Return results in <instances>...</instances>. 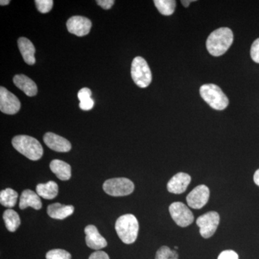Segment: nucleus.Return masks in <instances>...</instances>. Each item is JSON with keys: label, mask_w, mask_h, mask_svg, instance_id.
Instances as JSON below:
<instances>
[{"label": "nucleus", "mask_w": 259, "mask_h": 259, "mask_svg": "<svg viewBox=\"0 0 259 259\" xmlns=\"http://www.w3.org/2000/svg\"><path fill=\"white\" fill-rule=\"evenodd\" d=\"M233 42V33L231 29L220 28L213 31L206 42V47L211 55L221 56L226 54Z\"/></svg>", "instance_id": "obj_1"}, {"label": "nucleus", "mask_w": 259, "mask_h": 259, "mask_svg": "<svg viewBox=\"0 0 259 259\" xmlns=\"http://www.w3.org/2000/svg\"><path fill=\"white\" fill-rule=\"evenodd\" d=\"M12 144L19 153L32 161L40 159L44 155V148L41 144L31 136L25 135L15 136Z\"/></svg>", "instance_id": "obj_2"}, {"label": "nucleus", "mask_w": 259, "mask_h": 259, "mask_svg": "<svg viewBox=\"0 0 259 259\" xmlns=\"http://www.w3.org/2000/svg\"><path fill=\"white\" fill-rule=\"evenodd\" d=\"M117 236L125 244H132L137 239L139 225L134 214H126L120 216L115 223Z\"/></svg>", "instance_id": "obj_3"}, {"label": "nucleus", "mask_w": 259, "mask_h": 259, "mask_svg": "<svg viewBox=\"0 0 259 259\" xmlns=\"http://www.w3.org/2000/svg\"><path fill=\"white\" fill-rule=\"evenodd\" d=\"M199 93L204 101L216 110H223L229 105V100L218 85L207 83L199 89Z\"/></svg>", "instance_id": "obj_4"}, {"label": "nucleus", "mask_w": 259, "mask_h": 259, "mask_svg": "<svg viewBox=\"0 0 259 259\" xmlns=\"http://www.w3.org/2000/svg\"><path fill=\"white\" fill-rule=\"evenodd\" d=\"M131 76L139 88H146L152 81V74L148 63L144 58L137 56L131 65Z\"/></svg>", "instance_id": "obj_5"}, {"label": "nucleus", "mask_w": 259, "mask_h": 259, "mask_svg": "<svg viewBox=\"0 0 259 259\" xmlns=\"http://www.w3.org/2000/svg\"><path fill=\"white\" fill-rule=\"evenodd\" d=\"M135 189L132 181L124 177L110 179L103 184L105 193L112 197H122L132 194Z\"/></svg>", "instance_id": "obj_6"}, {"label": "nucleus", "mask_w": 259, "mask_h": 259, "mask_svg": "<svg viewBox=\"0 0 259 259\" xmlns=\"http://www.w3.org/2000/svg\"><path fill=\"white\" fill-rule=\"evenodd\" d=\"M219 223V214L214 211H210L199 216L196 222L199 226V233L204 238H210L214 234Z\"/></svg>", "instance_id": "obj_7"}, {"label": "nucleus", "mask_w": 259, "mask_h": 259, "mask_svg": "<svg viewBox=\"0 0 259 259\" xmlns=\"http://www.w3.org/2000/svg\"><path fill=\"white\" fill-rule=\"evenodd\" d=\"M169 212L174 221L182 228H186L194 222L193 213L182 202L172 203L169 206Z\"/></svg>", "instance_id": "obj_8"}, {"label": "nucleus", "mask_w": 259, "mask_h": 259, "mask_svg": "<svg viewBox=\"0 0 259 259\" xmlns=\"http://www.w3.org/2000/svg\"><path fill=\"white\" fill-rule=\"evenodd\" d=\"M21 107L20 100L6 88H0V110L8 115H15Z\"/></svg>", "instance_id": "obj_9"}, {"label": "nucleus", "mask_w": 259, "mask_h": 259, "mask_svg": "<svg viewBox=\"0 0 259 259\" xmlns=\"http://www.w3.org/2000/svg\"><path fill=\"white\" fill-rule=\"evenodd\" d=\"M209 190L207 186H197L187 195V202L189 207L193 209H201L208 202Z\"/></svg>", "instance_id": "obj_10"}, {"label": "nucleus", "mask_w": 259, "mask_h": 259, "mask_svg": "<svg viewBox=\"0 0 259 259\" xmlns=\"http://www.w3.org/2000/svg\"><path fill=\"white\" fill-rule=\"evenodd\" d=\"M68 30L76 36L82 37L90 33L92 22L82 16H73L66 23Z\"/></svg>", "instance_id": "obj_11"}, {"label": "nucleus", "mask_w": 259, "mask_h": 259, "mask_svg": "<svg viewBox=\"0 0 259 259\" xmlns=\"http://www.w3.org/2000/svg\"><path fill=\"white\" fill-rule=\"evenodd\" d=\"M84 233L86 234L85 241L89 248L99 250L107 246L106 240L99 233L98 230L95 226L90 225L87 226L84 229Z\"/></svg>", "instance_id": "obj_12"}, {"label": "nucleus", "mask_w": 259, "mask_h": 259, "mask_svg": "<svg viewBox=\"0 0 259 259\" xmlns=\"http://www.w3.org/2000/svg\"><path fill=\"white\" fill-rule=\"evenodd\" d=\"M44 141L48 147L56 152H69L71 149V145L68 140L53 133L44 135Z\"/></svg>", "instance_id": "obj_13"}, {"label": "nucleus", "mask_w": 259, "mask_h": 259, "mask_svg": "<svg viewBox=\"0 0 259 259\" xmlns=\"http://www.w3.org/2000/svg\"><path fill=\"white\" fill-rule=\"evenodd\" d=\"M191 182V177L187 174L180 172L175 175L167 184V190L170 193H184Z\"/></svg>", "instance_id": "obj_14"}, {"label": "nucleus", "mask_w": 259, "mask_h": 259, "mask_svg": "<svg viewBox=\"0 0 259 259\" xmlns=\"http://www.w3.org/2000/svg\"><path fill=\"white\" fill-rule=\"evenodd\" d=\"M15 86L23 92L27 96L33 97L37 93L36 83L24 74L15 75L13 78Z\"/></svg>", "instance_id": "obj_15"}, {"label": "nucleus", "mask_w": 259, "mask_h": 259, "mask_svg": "<svg viewBox=\"0 0 259 259\" xmlns=\"http://www.w3.org/2000/svg\"><path fill=\"white\" fill-rule=\"evenodd\" d=\"M20 209H25L27 207H30L37 209H41L42 202L40 200V196L35 193V192L30 190H24L21 196H20Z\"/></svg>", "instance_id": "obj_16"}, {"label": "nucleus", "mask_w": 259, "mask_h": 259, "mask_svg": "<svg viewBox=\"0 0 259 259\" xmlns=\"http://www.w3.org/2000/svg\"><path fill=\"white\" fill-rule=\"evenodd\" d=\"M18 44L24 61L28 65L35 64V49L32 42L26 37H22L18 39Z\"/></svg>", "instance_id": "obj_17"}, {"label": "nucleus", "mask_w": 259, "mask_h": 259, "mask_svg": "<svg viewBox=\"0 0 259 259\" xmlns=\"http://www.w3.org/2000/svg\"><path fill=\"white\" fill-rule=\"evenodd\" d=\"M72 205H64L60 203L51 204L48 207L47 212L49 217L54 219L64 220L74 213Z\"/></svg>", "instance_id": "obj_18"}, {"label": "nucleus", "mask_w": 259, "mask_h": 259, "mask_svg": "<svg viewBox=\"0 0 259 259\" xmlns=\"http://www.w3.org/2000/svg\"><path fill=\"white\" fill-rule=\"evenodd\" d=\"M50 168L60 180L67 181L71 178V166L66 162L59 159L53 160L50 163Z\"/></svg>", "instance_id": "obj_19"}, {"label": "nucleus", "mask_w": 259, "mask_h": 259, "mask_svg": "<svg viewBox=\"0 0 259 259\" xmlns=\"http://www.w3.org/2000/svg\"><path fill=\"white\" fill-rule=\"evenodd\" d=\"M37 194L45 199L55 198L59 193V187L55 182L49 181L46 184H39L36 187Z\"/></svg>", "instance_id": "obj_20"}, {"label": "nucleus", "mask_w": 259, "mask_h": 259, "mask_svg": "<svg viewBox=\"0 0 259 259\" xmlns=\"http://www.w3.org/2000/svg\"><path fill=\"white\" fill-rule=\"evenodd\" d=\"M3 220H4L7 229L10 232L16 231L21 223L18 212L11 209L5 211L3 214Z\"/></svg>", "instance_id": "obj_21"}, {"label": "nucleus", "mask_w": 259, "mask_h": 259, "mask_svg": "<svg viewBox=\"0 0 259 259\" xmlns=\"http://www.w3.org/2000/svg\"><path fill=\"white\" fill-rule=\"evenodd\" d=\"M18 198V194L16 191L11 188H7L0 192V203L4 207L12 208L15 207Z\"/></svg>", "instance_id": "obj_22"}, {"label": "nucleus", "mask_w": 259, "mask_h": 259, "mask_svg": "<svg viewBox=\"0 0 259 259\" xmlns=\"http://www.w3.org/2000/svg\"><path fill=\"white\" fill-rule=\"evenodd\" d=\"M155 6L161 15L169 16L175 13L177 3L175 0H154Z\"/></svg>", "instance_id": "obj_23"}, {"label": "nucleus", "mask_w": 259, "mask_h": 259, "mask_svg": "<svg viewBox=\"0 0 259 259\" xmlns=\"http://www.w3.org/2000/svg\"><path fill=\"white\" fill-rule=\"evenodd\" d=\"M155 259H179V254L176 250H171L166 245H163L156 252Z\"/></svg>", "instance_id": "obj_24"}, {"label": "nucleus", "mask_w": 259, "mask_h": 259, "mask_svg": "<svg viewBox=\"0 0 259 259\" xmlns=\"http://www.w3.org/2000/svg\"><path fill=\"white\" fill-rule=\"evenodd\" d=\"M47 259H71L69 252L63 249H53L47 253Z\"/></svg>", "instance_id": "obj_25"}, {"label": "nucleus", "mask_w": 259, "mask_h": 259, "mask_svg": "<svg viewBox=\"0 0 259 259\" xmlns=\"http://www.w3.org/2000/svg\"><path fill=\"white\" fill-rule=\"evenodd\" d=\"M35 3L37 10L44 14L49 13L54 5L53 0H35Z\"/></svg>", "instance_id": "obj_26"}, {"label": "nucleus", "mask_w": 259, "mask_h": 259, "mask_svg": "<svg viewBox=\"0 0 259 259\" xmlns=\"http://www.w3.org/2000/svg\"><path fill=\"white\" fill-rule=\"evenodd\" d=\"M250 57L254 62L259 64V37L252 44L250 48Z\"/></svg>", "instance_id": "obj_27"}, {"label": "nucleus", "mask_w": 259, "mask_h": 259, "mask_svg": "<svg viewBox=\"0 0 259 259\" xmlns=\"http://www.w3.org/2000/svg\"><path fill=\"white\" fill-rule=\"evenodd\" d=\"M218 259H239L238 253L234 250H227L223 251L218 256Z\"/></svg>", "instance_id": "obj_28"}, {"label": "nucleus", "mask_w": 259, "mask_h": 259, "mask_svg": "<svg viewBox=\"0 0 259 259\" xmlns=\"http://www.w3.org/2000/svg\"><path fill=\"white\" fill-rule=\"evenodd\" d=\"M91 95L92 92L90 89L82 88L78 93V99H79L80 102H83L91 98Z\"/></svg>", "instance_id": "obj_29"}, {"label": "nucleus", "mask_w": 259, "mask_h": 259, "mask_svg": "<svg viewBox=\"0 0 259 259\" xmlns=\"http://www.w3.org/2000/svg\"><path fill=\"white\" fill-rule=\"evenodd\" d=\"M94 105H95V102L93 99L90 98L89 100H84V101L80 102L79 107L81 110L88 111L93 108Z\"/></svg>", "instance_id": "obj_30"}, {"label": "nucleus", "mask_w": 259, "mask_h": 259, "mask_svg": "<svg viewBox=\"0 0 259 259\" xmlns=\"http://www.w3.org/2000/svg\"><path fill=\"white\" fill-rule=\"evenodd\" d=\"M89 259H110V257L105 251L97 250V251L92 253Z\"/></svg>", "instance_id": "obj_31"}, {"label": "nucleus", "mask_w": 259, "mask_h": 259, "mask_svg": "<svg viewBox=\"0 0 259 259\" xmlns=\"http://www.w3.org/2000/svg\"><path fill=\"white\" fill-rule=\"evenodd\" d=\"M97 3L103 9L109 10L113 6L115 1L114 0H97Z\"/></svg>", "instance_id": "obj_32"}, {"label": "nucleus", "mask_w": 259, "mask_h": 259, "mask_svg": "<svg viewBox=\"0 0 259 259\" xmlns=\"http://www.w3.org/2000/svg\"><path fill=\"white\" fill-rule=\"evenodd\" d=\"M253 181H254L255 185H258L259 187V169L255 172L254 176H253Z\"/></svg>", "instance_id": "obj_33"}, {"label": "nucleus", "mask_w": 259, "mask_h": 259, "mask_svg": "<svg viewBox=\"0 0 259 259\" xmlns=\"http://www.w3.org/2000/svg\"><path fill=\"white\" fill-rule=\"evenodd\" d=\"M194 0H189V1H186V0H182V1H181V3H182V4L183 5V6L185 7V8H188L189 6H190L191 3H193Z\"/></svg>", "instance_id": "obj_34"}, {"label": "nucleus", "mask_w": 259, "mask_h": 259, "mask_svg": "<svg viewBox=\"0 0 259 259\" xmlns=\"http://www.w3.org/2000/svg\"><path fill=\"white\" fill-rule=\"evenodd\" d=\"M10 3V0H1V1H0V5H1L2 6H5V5H9Z\"/></svg>", "instance_id": "obj_35"}, {"label": "nucleus", "mask_w": 259, "mask_h": 259, "mask_svg": "<svg viewBox=\"0 0 259 259\" xmlns=\"http://www.w3.org/2000/svg\"><path fill=\"white\" fill-rule=\"evenodd\" d=\"M175 249H178V248H178V247H177V246H175Z\"/></svg>", "instance_id": "obj_36"}]
</instances>
